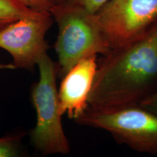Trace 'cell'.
Returning a JSON list of instances; mask_svg holds the SVG:
<instances>
[{
  "instance_id": "1",
  "label": "cell",
  "mask_w": 157,
  "mask_h": 157,
  "mask_svg": "<svg viewBox=\"0 0 157 157\" xmlns=\"http://www.w3.org/2000/svg\"><path fill=\"white\" fill-rule=\"evenodd\" d=\"M157 90V23L132 42L103 56L90 92L89 107L139 104Z\"/></svg>"
},
{
  "instance_id": "2",
  "label": "cell",
  "mask_w": 157,
  "mask_h": 157,
  "mask_svg": "<svg viewBox=\"0 0 157 157\" xmlns=\"http://www.w3.org/2000/svg\"><path fill=\"white\" fill-rule=\"evenodd\" d=\"M50 12L58 28L54 47L60 77L82 59L99 54L104 56L111 50L95 14L61 6H53Z\"/></svg>"
},
{
  "instance_id": "3",
  "label": "cell",
  "mask_w": 157,
  "mask_h": 157,
  "mask_svg": "<svg viewBox=\"0 0 157 157\" xmlns=\"http://www.w3.org/2000/svg\"><path fill=\"white\" fill-rule=\"evenodd\" d=\"M37 66L39 80L31 89V101L36 113V127L31 132V143L42 154H67L71 148L59 109L58 65L46 54Z\"/></svg>"
},
{
  "instance_id": "4",
  "label": "cell",
  "mask_w": 157,
  "mask_h": 157,
  "mask_svg": "<svg viewBox=\"0 0 157 157\" xmlns=\"http://www.w3.org/2000/svg\"><path fill=\"white\" fill-rule=\"evenodd\" d=\"M76 121L103 129L138 152L157 154V113L139 104L112 109L89 107Z\"/></svg>"
},
{
  "instance_id": "5",
  "label": "cell",
  "mask_w": 157,
  "mask_h": 157,
  "mask_svg": "<svg viewBox=\"0 0 157 157\" xmlns=\"http://www.w3.org/2000/svg\"><path fill=\"white\" fill-rule=\"evenodd\" d=\"M111 50L132 42L157 23V0H109L95 13Z\"/></svg>"
},
{
  "instance_id": "6",
  "label": "cell",
  "mask_w": 157,
  "mask_h": 157,
  "mask_svg": "<svg viewBox=\"0 0 157 157\" xmlns=\"http://www.w3.org/2000/svg\"><path fill=\"white\" fill-rule=\"evenodd\" d=\"M53 20L50 12L36 11L0 30V48L11 55L15 68L32 70L48 54L45 36Z\"/></svg>"
},
{
  "instance_id": "7",
  "label": "cell",
  "mask_w": 157,
  "mask_h": 157,
  "mask_svg": "<svg viewBox=\"0 0 157 157\" xmlns=\"http://www.w3.org/2000/svg\"><path fill=\"white\" fill-rule=\"evenodd\" d=\"M98 56L87 57L78 61L62 77L58 90L60 112L76 120L89 108V97L96 71Z\"/></svg>"
},
{
  "instance_id": "8",
  "label": "cell",
  "mask_w": 157,
  "mask_h": 157,
  "mask_svg": "<svg viewBox=\"0 0 157 157\" xmlns=\"http://www.w3.org/2000/svg\"><path fill=\"white\" fill-rule=\"evenodd\" d=\"M34 12L18 0H0V30Z\"/></svg>"
},
{
  "instance_id": "9",
  "label": "cell",
  "mask_w": 157,
  "mask_h": 157,
  "mask_svg": "<svg viewBox=\"0 0 157 157\" xmlns=\"http://www.w3.org/2000/svg\"><path fill=\"white\" fill-rule=\"evenodd\" d=\"M109 0H54L53 6L81 9L95 14Z\"/></svg>"
},
{
  "instance_id": "10",
  "label": "cell",
  "mask_w": 157,
  "mask_h": 157,
  "mask_svg": "<svg viewBox=\"0 0 157 157\" xmlns=\"http://www.w3.org/2000/svg\"><path fill=\"white\" fill-rule=\"evenodd\" d=\"M22 136L21 134L0 137V157L17 156Z\"/></svg>"
},
{
  "instance_id": "11",
  "label": "cell",
  "mask_w": 157,
  "mask_h": 157,
  "mask_svg": "<svg viewBox=\"0 0 157 157\" xmlns=\"http://www.w3.org/2000/svg\"><path fill=\"white\" fill-rule=\"evenodd\" d=\"M28 8L35 11H50L54 0H18Z\"/></svg>"
},
{
  "instance_id": "12",
  "label": "cell",
  "mask_w": 157,
  "mask_h": 157,
  "mask_svg": "<svg viewBox=\"0 0 157 157\" xmlns=\"http://www.w3.org/2000/svg\"><path fill=\"white\" fill-rule=\"evenodd\" d=\"M139 105L157 113V90L151 95L144 98Z\"/></svg>"
},
{
  "instance_id": "13",
  "label": "cell",
  "mask_w": 157,
  "mask_h": 157,
  "mask_svg": "<svg viewBox=\"0 0 157 157\" xmlns=\"http://www.w3.org/2000/svg\"><path fill=\"white\" fill-rule=\"evenodd\" d=\"M15 66L13 63L12 64H4L0 63V70L1 69H15Z\"/></svg>"
}]
</instances>
